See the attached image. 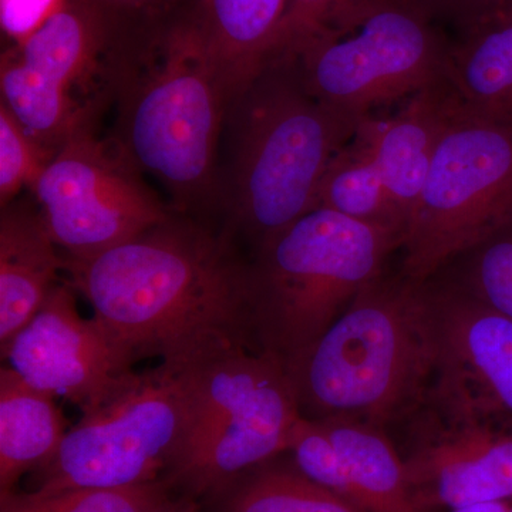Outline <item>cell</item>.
Here are the masks:
<instances>
[{"mask_svg":"<svg viewBox=\"0 0 512 512\" xmlns=\"http://www.w3.org/2000/svg\"><path fill=\"white\" fill-rule=\"evenodd\" d=\"M126 156L77 131L56 151L33 194L50 237L70 258H90L170 217Z\"/></svg>","mask_w":512,"mask_h":512,"instance_id":"7c38bea8","label":"cell"},{"mask_svg":"<svg viewBox=\"0 0 512 512\" xmlns=\"http://www.w3.org/2000/svg\"><path fill=\"white\" fill-rule=\"evenodd\" d=\"M505 512H512V500L508 503L507 511Z\"/></svg>","mask_w":512,"mask_h":512,"instance_id":"4dcf8cb0","label":"cell"},{"mask_svg":"<svg viewBox=\"0 0 512 512\" xmlns=\"http://www.w3.org/2000/svg\"><path fill=\"white\" fill-rule=\"evenodd\" d=\"M437 363L433 384L512 414V319L450 279H427Z\"/></svg>","mask_w":512,"mask_h":512,"instance_id":"9a60e30c","label":"cell"},{"mask_svg":"<svg viewBox=\"0 0 512 512\" xmlns=\"http://www.w3.org/2000/svg\"><path fill=\"white\" fill-rule=\"evenodd\" d=\"M437 22L440 19L456 23L466 30L494 15L497 0H416Z\"/></svg>","mask_w":512,"mask_h":512,"instance_id":"4316f807","label":"cell"},{"mask_svg":"<svg viewBox=\"0 0 512 512\" xmlns=\"http://www.w3.org/2000/svg\"><path fill=\"white\" fill-rule=\"evenodd\" d=\"M348 2L349 0H288L274 55H293Z\"/></svg>","mask_w":512,"mask_h":512,"instance_id":"d4e9b609","label":"cell"},{"mask_svg":"<svg viewBox=\"0 0 512 512\" xmlns=\"http://www.w3.org/2000/svg\"><path fill=\"white\" fill-rule=\"evenodd\" d=\"M157 512H197L194 505L188 501H173L168 500Z\"/></svg>","mask_w":512,"mask_h":512,"instance_id":"f1b7e54d","label":"cell"},{"mask_svg":"<svg viewBox=\"0 0 512 512\" xmlns=\"http://www.w3.org/2000/svg\"><path fill=\"white\" fill-rule=\"evenodd\" d=\"M57 150L40 143L0 103V202L2 208L23 188L33 190Z\"/></svg>","mask_w":512,"mask_h":512,"instance_id":"cb8c5ba5","label":"cell"},{"mask_svg":"<svg viewBox=\"0 0 512 512\" xmlns=\"http://www.w3.org/2000/svg\"><path fill=\"white\" fill-rule=\"evenodd\" d=\"M202 365L160 362L144 372L133 370L67 430L56 456L35 471L32 493L158 481L187 436Z\"/></svg>","mask_w":512,"mask_h":512,"instance_id":"52a82bcc","label":"cell"},{"mask_svg":"<svg viewBox=\"0 0 512 512\" xmlns=\"http://www.w3.org/2000/svg\"><path fill=\"white\" fill-rule=\"evenodd\" d=\"M55 399L12 367L0 369V493L56 456L69 429Z\"/></svg>","mask_w":512,"mask_h":512,"instance_id":"ac0fdd59","label":"cell"},{"mask_svg":"<svg viewBox=\"0 0 512 512\" xmlns=\"http://www.w3.org/2000/svg\"><path fill=\"white\" fill-rule=\"evenodd\" d=\"M40 211L9 204L0 218V350L13 339L55 288L63 256Z\"/></svg>","mask_w":512,"mask_h":512,"instance_id":"2e32d148","label":"cell"},{"mask_svg":"<svg viewBox=\"0 0 512 512\" xmlns=\"http://www.w3.org/2000/svg\"><path fill=\"white\" fill-rule=\"evenodd\" d=\"M103 29L99 18L79 5H63L40 28L3 57L2 104L29 134L57 150L77 131L89 128L93 90L103 74Z\"/></svg>","mask_w":512,"mask_h":512,"instance_id":"4fadbf2b","label":"cell"},{"mask_svg":"<svg viewBox=\"0 0 512 512\" xmlns=\"http://www.w3.org/2000/svg\"><path fill=\"white\" fill-rule=\"evenodd\" d=\"M510 501H500V503H481L467 505V507L454 508L448 512H505Z\"/></svg>","mask_w":512,"mask_h":512,"instance_id":"83f0119b","label":"cell"},{"mask_svg":"<svg viewBox=\"0 0 512 512\" xmlns=\"http://www.w3.org/2000/svg\"><path fill=\"white\" fill-rule=\"evenodd\" d=\"M394 429L421 511L512 500L511 413L431 384L419 409Z\"/></svg>","mask_w":512,"mask_h":512,"instance_id":"8fae6325","label":"cell"},{"mask_svg":"<svg viewBox=\"0 0 512 512\" xmlns=\"http://www.w3.org/2000/svg\"><path fill=\"white\" fill-rule=\"evenodd\" d=\"M345 461L360 512H423L389 431L355 421L318 420Z\"/></svg>","mask_w":512,"mask_h":512,"instance_id":"ffe728a7","label":"cell"},{"mask_svg":"<svg viewBox=\"0 0 512 512\" xmlns=\"http://www.w3.org/2000/svg\"><path fill=\"white\" fill-rule=\"evenodd\" d=\"M512 15V0H497L495 2V10L493 16H500V18H507Z\"/></svg>","mask_w":512,"mask_h":512,"instance_id":"f546056e","label":"cell"},{"mask_svg":"<svg viewBox=\"0 0 512 512\" xmlns=\"http://www.w3.org/2000/svg\"><path fill=\"white\" fill-rule=\"evenodd\" d=\"M448 79L464 109L512 130V19L491 16L461 30Z\"/></svg>","mask_w":512,"mask_h":512,"instance_id":"d6986e66","label":"cell"},{"mask_svg":"<svg viewBox=\"0 0 512 512\" xmlns=\"http://www.w3.org/2000/svg\"><path fill=\"white\" fill-rule=\"evenodd\" d=\"M400 248L392 232L316 208L255 249L248 289L259 348L285 365L301 355Z\"/></svg>","mask_w":512,"mask_h":512,"instance_id":"5b68a950","label":"cell"},{"mask_svg":"<svg viewBox=\"0 0 512 512\" xmlns=\"http://www.w3.org/2000/svg\"><path fill=\"white\" fill-rule=\"evenodd\" d=\"M276 460V458H275ZM275 460L248 471L217 493V512H360L292 466Z\"/></svg>","mask_w":512,"mask_h":512,"instance_id":"44dd1931","label":"cell"},{"mask_svg":"<svg viewBox=\"0 0 512 512\" xmlns=\"http://www.w3.org/2000/svg\"><path fill=\"white\" fill-rule=\"evenodd\" d=\"M437 274L512 319V224L457 256Z\"/></svg>","mask_w":512,"mask_h":512,"instance_id":"603a6c76","label":"cell"},{"mask_svg":"<svg viewBox=\"0 0 512 512\" xmlns=\"http://www.w3.org/2000/svg\"><path fill=\"white\" fill-rule=\"evenodd\" d=\"M512 224V130L458 107L434 151L400 271L427 281Z\"/></svg>","mask_w":512,"mask_h":512,"instance_id":"9c48e42d","label":"cell"},{"mask_svg":"<svg viewBox=\"0 0 512 512\" xmlns=\"http://www.w3.org/2000/svg\"><path fill=\"white\" fill-rule=\"evenodd\" d=\"M74 291L131 365L202 363L256 343L248 262L234 238L185 217L165 218L90 258L63 255Z\"/></svg>","mask_w":512,"mask_h":512,"instance_id":"6da1fadb","label":"cell"},{"mask_svg":"<svg viewBox=\"0 0 512 512\" xmlns=\"http://www.w3.org/2000/svg\"><path fill=\"white\" fill-rule=\"evenodd\" d=\"M63 5L62 0H2L3 29L22 43Z\"/></svg>","mask_w":512,"mask_h":512,"instance_id":"484cf974","label":"cell"},{"mask_svg":"<svg viewBox=\"0 0 512 512\" xmlns=\"http://www.w3.org/2000/svg\"><path fill=\"white\" fill-rule=\"evenodd\" d=\"M458 107L460 100L448 82L410 97L393 111L363 117L330 163L316 208L392 232L403 247L434 151Z\"/></svg>","mask_w":512,"mask_h":512,"instance_id":"30bf717a","label":"cell"},{"mask_svg":"<svg viewBox=\"0 0 512 512\" xmlns=\"http://www.w3.org/2000/svg\"><path fill=\"white\" fill-rule=\"evenodd\" d=\"M285 363L262 349L204 362L183 446L164 483L217 494L248 471L288 454L301 419Z\"/></svg>","mask_w":512,"mask_h":512,"instance_id":"ba28073f","label":"cell"},{"mask_svg":"<svg viewBox=\"0 0 512 512\" xmlns=\"http://www.w3.org/2000/svg\"><path fill=\"white\" fill-rule=\"evenodd\" d=\"M288 0H204L194 28L217 66L229 101L275 53Z\"/></svg>","mask_w":512,"mask_h":512,"instance_id":"e0dca14e","label":"cell"},{"mask_svg":"<svg viewBox=\"0 0 512 512\" xmlns=\"http://www.w3.org/2000/svg\"><path fill=\"white\" fill-rule=\"evenodd\" d=\"M2 359L36 389L76 404L99 406L133 365L96 319H84L74 289L56 284L42 308L13 336Z\"/></svg>","mask_w":512,"mask_h":512,"instance_id":"5bb4252c","label":"cell"},{"mask_svg":"<svg viewBox=\"0 0 512 512\" xmlns=\"http://www.w3.org/2000/svg\"><path fill=\"white\" fill-rule=\"evenodd\" d=\"M359 123L313 96L295 56H272L229 101L225 232L255 251L316 210L323 177Z\"/></svg>","mask_w":512,"mask_h":512,"instance_id":"3957f363","label":"cell"},{"mask_svg":"<svg viewBox=\"0 0 512 512\" xmlns=\"http://www.w3.org/2000/svg\"><path fill=\"white\" fill-rule=\"evenodd\" d=\"M436 363L427 281L386 269L285 367L305 419L392 431L426 400Z\"/></svg>","mask_w":512,"mask_h":512,"instance_id":"7a4b0ae2","label":"cell"},{"mask_svg":"<svg viewBox=\"0 0 512 512\" xmlns=\"http://www.w3.org/2000/svg\"><path fill=\"white\" fill-rule=\"evenodd\" d=\"M164 481L123 488H76L53 494L0 493V512H157L167 501Z\"/></svg>","mask_w":512,"mask_h":512,"instance_id":"7402d4cb","label":"cell"},{"mask_svg":"<svg viewBox=\"0 0 512 512\" xmlns=\"http://www.w3.org/2000/svg\"><path fill=\"white\" fill-rule=\"evenodd\" d=\"M436 23L416 0H349L291 56L313 96L360 121L450 82Z\"/></svg>","mask_w":512,"mask_h":512,"instance_id":"8992f818","label":"cell"},{"mask_svg":"<svg viewBox=\"0 0 512 512\" xmlns=\"http://www.w3.org/2000/svg\"><path fill=\"white\" fill-rule=\"evenodd\" d=\"M114 92L128 161L156 177L178 210L217 200L229 94L194 25L174 33L154 62L119 64Z\"/></svg>","mask_w":512,"mask_h":512,"instance_id":"277c9868","label":"cell"}]
</instances>
